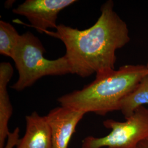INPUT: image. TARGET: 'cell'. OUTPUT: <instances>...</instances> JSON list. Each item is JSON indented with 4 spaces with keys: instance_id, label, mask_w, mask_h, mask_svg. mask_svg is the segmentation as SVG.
<instances>
[{
    "instance_id": "cell-12",
    "label": "cell",
    "mask_w": 148,
    "mask_h": 148,
    "mask_svg": "<svg viewBox=\"0 0 148 148\" xmlns=\"http://www.w3.org/2000/svg\"><path fill=\"white\" fill-rule=\"evenodd\" d=\"M146 66H147V68L148 69V62H147V65H146Z\"/></svg>"
},
{
    "instance_id": "cell-10",
    "label": "cell",
    "mask_w": 148,
    "mask_h": 148,
    "mask_svg": "<svg viewBox=\"0 0 148 148\" xmlns=\"http://www.w3.org/2000/svg\"><path fill=\"white\" fill-rule=\"evenodd\" d=\"M21 35L10 23L0 21V54L12 59Z\"/></svg>"
},
{
    "instance_id": "cell-6",
    "label": "cell",
    "mask_w": 148,
    "mask_h": 148,
    "mask_svg": "<svg viewBox=\"0 0 148 148\" xmlns=\"http://www.w3.org/2000/svg\"><path fill=\"white\" fill-rule=\"evenodd\" d=\"M86 114L83 111L61 106L45 116L49 127L52 148H68L78 123Z\"/></svg>"
},
{
    "instance_id": "cell-11",
    "label": "cell",
    "mask_w": 148,
    "mask_h": 148,
    "mask_svg": "<svg viewBox=\"0 0 148 148\" xmlns=\"http://www.w3.org/2000/svg\"><path fill=\"white\" fill-rule=\"evenodd\" d=\"M138 148H148V140H146L139 143Z\"/></svg>"
},
{
    "instance_id": "cell-5",
    "label": "cell",
    "mask_w": 148,
    "mask_h": 148,
    "mask_svg": "<svg viewBox=\"0 0 148 148\" xmlns=\"http://www.w3.org/2000/svg\"><path fill=\"white\" fill-rule=\"evenodd\" d=\"M75 0H26L13 10L15 14L26 17L40 34L49 29H56L59 13L73 5Z\"/></svg>"
},
{
    "instance_id": "cell-2",
    "label": "cell",
    "mask_w": 148,
    "mask_h": 148,
    "mask_svg": "<svg viewBox=\"0 0 148 148\" xmlns=\"http://www.w3.org/2000/svg\"><path fill=\"white\" fill-rule=\"evenodd\" d=\"M148 75L146 65L128 64L117 70L95 76V79L79 90L58 99L60 106L104 116L119 110L120 103Z\"/></svg>"
},
{
    "instance_id": "cell-1",
    "label": "cell",
    "mask_w": 148,
    "mask_h": 148,
    "mask_svg": "<svg viewBox=\"0 0 148 148\" xmlns=\"http://www.w3.org/2000/svg\"><path fill=\"white\" fill-rule=\"evenodd\" d=\"M101 11L95 24L85 30L61 24L55 32H45L63 42L71 74L83 78L115 70L117 50L131 40L127 24L114 10L112 1L106 2Z\"/></svg>"
},
{
    "instance_id": "cell-9",
    "label": "cell",
    "mask_w": 148,
    "mask_h": 148,
    "mask_svg": "<svg viewBox=\"0 0 148 148\" xmlns=\"http://www.w3.org/2000/svg\"><path fill=\"white\" fill-rule=\"evenodd\" d=\"M145 104H148V75L121 101L119 111H121L125 118L127 119L139 107Z\"/></svg>"
},
{
    "instance_id": "cell-7",
    "label": "cell",
    "mask_w": 148,
    "mask_h": 148,
    "mask_svg": "<svg viewBox=\"0 0 148 148\" xmlns=\"http://www.w3.org/2000/svg\"><path fill=\"white\" fill-rule=\"evenodd\" d=\"M26 131L16 148H52L51 131L45 116L34 111L25 117Z\"/></svg>"
},
{
    "instance_id": "cell-8",
    "label": "cell",
    "mask_w": 148,
    "mask_h": 148,
    "mask_svg": "<svg viewBox=\"0 0 148 148\" xmlns=\"http://www.w3.org/2000/svg\"><path fill=\"white\" fill-rule=\"evenodd\" d=\"M13 73V68L9 62L0 64V148H5V139L11 133L8 129V122L12 115L13 108L7 86Z\"/></svg>"
},
{
    "instance_id": "cell-3",
    "label": "cell",
    "mask_w": 148,
    "mask_h": 148,
    "mask_svg": "<svg viewBox=\"0 0 148 148\" xmlns=\"http://www.w3.org/2000/svg\"><path fill=\"white\" fill-rule=\"evenodd\" d=\"M46 49L41 41L30 32L22 35L16 46L12 59L18 71V79L11 88L21 91L46 76L71 74V67L64 55L54 60L44 57Z\"/></svg>"
},
{
    "instance_id": "cell-4",
    "label": "cell",
    "mask_w": 148,
    "mask_h": 148,
    "mask_svg": "<svg viewBox=\"0 0 148 148\" xmlns=\"http://www.w3.org/2000/svg\"><path fill=\"white\" fill-rule=\"evenodd\" d=\"M103 125L110 133L103 137L85 138L81 148H138L148 140V109L141 106L125 121L108 119Z\"/></svg>"
}]
</instances>
